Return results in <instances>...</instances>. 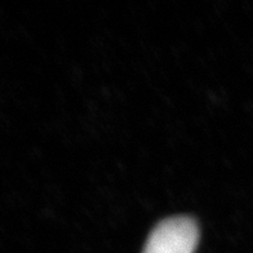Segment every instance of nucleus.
Instances as JSON below:
<instances>
[{
	"mask_svg": "<svg viewBox=\"0 0 253 253\" xmlns=\"http://www.w3.org/2000/svg\"><path fill=\"white\" fill-rule=\"evenodd\" d=\"M198 239L199 229L193 218L170 217L151 231L142 253H194Z\"/></svg>",
	"mask_w": 253,
	"mask_h": 253,
	"instance_id": "obj_1",
	"label": "nucleus"
}]
</instances>
